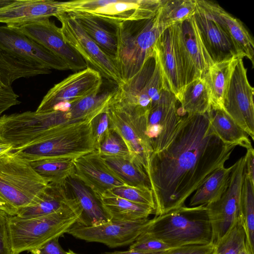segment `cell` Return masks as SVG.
<instances>
[{
    "label": "cell",
    "instance_id": "cell-1",
    "mask_svg": "<svg viewBox=\"0 0 254 254\" xmlns=\"http://www.w3.org/2000/svg\"><path fill=\"white\" fill-rule=\"evenodd\" d=\"M237 146L216 135L207 113L180 117L167 146L150 157L146 174L155 216L184 206L213 172L224 166Z\"/></svg>",
    "mask_w": 254,
    "mask_h": 254
},
{
    "label": "cell",
    "instance_id": "cell-2",
    "mask_svg": "<svg viewBox=\"0 0 254 254\" xmlns=\"http://www.w3.org/2000/svg\"><path fill=\"white\" fill-rule=\"evenodd\" d=\"M81 211L73 197L64 207L45 216L23 218L7 216L9 239L13 254L31 252L59 238L78 222Z\"/></svg>",
    "mask_w": 254,
    "mask_h": 254
},
{
    "label": "cell",
    "instance_id": "cell-3",
    "mask_svg": "<svg viewBox=\"0 0 254 254\" xmlns=\"http://www.w3.org/2000/svg\"><path fill=\"white\" fill-rule=\"evenodd\" d=\"M171 248L212 243L206 205H185L150 219L144 231Z\"/></svg>",
    "mask_w": 254,
    "mask_h": 254
},
{
    "label": "cell",
    "instance_id": "cell-4",
    "mask_svg": "<svg viewBox=\"0 0 254 254\" xmlns=\"http://www.w3.org/2000/svg\"><path fill=\"white\" fill-rule=\"evenodd\" d=\"M115 28L117 38L115 61L125 82L154 54L155 44L166 29L160 24L157 13L149 18L121 22Z\"/></svg>",
    "mask_w": 254,
    "mask_h": 254
},
{
    "label": "cell",
    "instance_id": "cell-5",
    "mask_svg": "<svg viewBox=\"0 0 254 254\" xmlns=\"http://www.w3.org/2000/svg\"><path fill=\"white\" fill-rule=\"evenodd\" d=\"M94 118L62 125L41 140L13 152L29 162L48 158H77L96 150L92 131Z\"/></svg>",
    "mask_w": 254,
    "mask_h": 254
},
{
    "label": "cell",
    "instance_id": "cell-6",
    "mask_svg": "<svg viewBox=\"0 0 254 254\" xmlns=\"http://www.w3.org/2000/svg\"><path fill=\"white\" fill-rule=\"evenodd\" d=\"M48 184L13 151L0 158V197L17 210L36 204Z\"/></svg>",
    "mask_w": 254,
    "mask_h": 254
},
{
    "label": "cell",
    "instance_id": "cell-7",
    "mask_svg": "<svg viewBox=\"0 0 254 254\" xmlns=\"http://www.w3.org/2000/svg\"><path fill=\"white\" fill-rule=\"evenodd\" d=\"M107 111L110 120V128L121 136L131 157L146 173L150 157L153 152L150 140L146 134L148 114L141 113L113 97L108 102Z\"/></svg>",
    "mask_w": 254,
    "mask_h": 254
},
{
    "label": "cell",
    "instance_id": "cell-8",
    "mask_svg": "<svg viewBox=\"0 0 254 254\" xmlns=\"http://www.w3.org/2000/svg\"><path fill=\"white\" fill-rule=\"evenodd\" d=\"M160 0H75L62 1L64 13H82L115 27L119 23L155 16Z\"/></svg>",
    "mask_w": 254,
    "mask_h": 254
},
{
    "label": "cell",
    "instance_id": "cell-9",
    "mask_svg": "<svg viewBox=\"0 0 254 254\" xmlns=\"http://www.w3.org/2000/svg\"><path fill=\"white\" fill-rule=\"evenodd\" d=\"M164 89L160 65L155 52L132 77L117 86L113 97L143 113L159 101Z\"/></svg>",
    "mask_w": 254,
    "mask_h": 254
},
{
    "label": "cell",
    "instance_id": "cell-10",
    "mask_svg": "<svg viewBox=\"0 0 254 254\" xmlns=\"http://www.w3.org/2000/svg\"><path fill=\"white\" fill-rule=\"evenodd\" d=\"M56 17L61 23L64 40L82 57L87 66L89 64V67L117 86L124 83L115 60L95 43L74 17L66 13Z\"/></svg>",
    "mask_w": 254,
    "mask_h": 254
},
{
    "label": "cell",
    "instance_id": "cell-11",
    "mask_svg": "<svg viewBox=\"0 0 254 254\" xmlns=\"http://www.w3.org/2000/svg\"><path fill=\"white\" fill-rule=\"evenodd\" d=\"M171 27L184 72L186 86L203 77L214 63L204 46L194 15Z\"/></svg>",
    "mask_w": 254,
    "mask_h": 254
},
{
    "label": "cell",
    "instance_id": "cell-12",
    "mask_svg": "<svg viewBox=\"0 0 254 254\" xmlns=\"http://www.w3.org/2000/svg\"><path fill=\"white\" fill-rule=\"evenodd\" d=\"M245 157L233 165L228 186L221 197L207 205L214 245L226 234L240 216V196L245 170Z\"/></svg>",
    "mask_w": 254,
    "mask_h": 254
},
{
    "label": "cell",
    "instance_id": "cell-13",
    "mask_svg": "<svg viewBox=\"0 0 254 254\" xmlns=\"http://www.w3.org/2000/svg\"><path fill=\"white\" fill-rule=\"evenodd\" d=\"M102 84L101 74L89 66L55 84L43 97L36 112L47 113L64 104H71L98 94Z\"/></svg>",
    "mask_w": 254,
    "mask_h": 254
},
{
    "label": "cell",
    "instance_id": "cell-14",
    "mask_svg": "<svg viewBox=\"0 0 254 254\" xmlns=\"http://www.w3.org/2000/svg\"><path fill=\"white\" fill-rule=\"evenodd\" d=\"M247 69L239 58L233 72L224 103L223 110L254 140V88Z\"/></svg>",
    "mask_w": 254,
    "mask_h": 254
},
{
    "label": "cell",
    "instance_id": "cell-15",
    "mask_svg": "<svg viewBox=\"0 0 254 254\" xmlns=\"http://www.w3.org/2000/svg\"><path fill=\"white\" fill-rule=\"evenodd\" d=\"M150 220L146 218L133 221H109L92 226L76 223L66 233L78 239L114 248L133 243L147 229Z\"/></svg>",
    "mask_w": 254,
    "mask_h": 254
},
{
    "label": "cell",
    "instance_id": "cell-16",
    "mask_svg": "<svg viewBox=\"0 0 254 254\" xmlns=\"http://www.w3.org/2000/svg\"><path fill=\"white\" fill-rule=\"evenodd\" d=\"M16 28L60 58L69 69L78 71L88 67L82 57L64 41L61 28L50 18Z\"/></svg>",
    "mask_w": 254,
    "mask_h": 254
},
{
    "label": "cell",
    "instance_id": "cell-17",
    "mask_svg": "<svg viewBox=\"0 0 254 254\" xmlns=\"http://www.w3.org/2000/svg\"><path fill=\"white\" fill-rule=\"evenodd\" d=\"M177 101L173 93L163 89L159 101L148 113L146 134L153 152L165 148L172 138L180 118Z\"/></svg>",
    "mask_w": 254,
    "mask_h": 254
},
{
    "label": "cell",
    "instance_id": "cell-18",
    "mask_svg": "<svg viewBox=\"0 0 254 254\" xmlns=\"http://www.w3.org/2000/svg\"><path fill=\"white\" fill-rule=\"evenodd\" d=\"M0 50L50 69H69L60 58L16 28L0 26Z\"/></svg>",
    "mask_w": 254,
    "mask_h": 254
},
{
    "label": "cell",
    "instance_id": "cell-19",
    "mask_svg": "<svg viewBox=\"0 0 254 254\" xmlns=\"http://www.w3.org/2000/svg\"><path fill=\"white\" fill-rule=\"evenodd\" d=\"M196 10L216 22L230 39L238 57L248 58L254 65V39L239 19L210 0H196Z\"/></svg>",
    "mask_w": 254,
    "mask_h": 254
},
{
    "label": "cell",
    "instance_id": "cell-20",
    "mask_svg": "<svg viewBox=\"0 0 254 254\" xmlns=\"http://www.w3.org/2000/svg\"><path fill=\"white\" fill-rule=\"evenodd\" d=\"M154 50L162 72L164 89L173 93L180 102L185 86V79L171 26L160 35Z\"/></svg>",
    "mask_w": 254,
    "mask_h": 254
},
{
    "label": "cell",
    "instance_id": "cell-21",
    "mask_svg": "<svg viewBox=\"0 0 254 254\" xmlns=\"http://www.w3.org/2000/svg\"><path fill=\"white\" fill-rule=\"evenodd\" d=\"M72 177L81 182L96 197L125 183L106 164L97 150L74 159Z\"/></svg>",
    "mask_w": 254,
    "mask_h": 254
},
{
    "label": "cell",
    "instance_id": "cell-22",
    "mask_svg": "<svg viewBox=\"0 0 254 254\" xmlns=\"http://www.w3.org/2000/svg\"><path fill=\"white\" fill-rule=\"evenodd\" d=\"M64 13L62 1L53 0H12L0 8V23L13 28L50 18Z\"/></svg>",
    "mask_w": 254,
    "mask_h": 254
},
{
    "label": "cell",
    "instance_id": "cell-23",
    "mask_svg": "<svg viewBox=\"0 0 254 254\" xmlns=\"http://www.w3.org/2000/svg\"><path fill=\"white\" fill-rule=\"evenodd\" d=\"M194 16L204 46L214 63L238 57L230 39L216 22L196 10Z\"/></svg>",
    "mask_w": 254,
    "mask_h": 254
},
{
    "label": "cell",
    "instance_id": "cell-24",
    "mask_svg": "<svg viewBox=\"0 0 254 254\" xmlns=\"http://www.w3.org/2000/svg\"><path fill=\"white\" fill-rule=\"evenodd\" d=\"M66 185L81 211L77 224L92 226L110 220L94 193L81 182L71 177L66 181Z\"/></svg>",
    "mask_w": 254,
    "mask_h": 254
},
{
    "label": "cell",
    "instance_id": "cell-25",
    "mask_svg": "<svg viewBox=\"0 0 254 254\" xmlns=\"http://www.w3.org/2000/svg\"><path fill=\"white\" fill-rule=\"evenodd\" d=\"M239 58L235 56L214 63L203 76L208 89L211 109L223 110L231 79Z\"/></svg>",
    "mask_w": 254,
    "mask_h": 254
},
{
    "label": "cell",
    "instance_id": "cell-26",
    "mask_svg": "<svg viewBox=\"0 0 254 254\" xmlns=\"http://www.w3.org/2000/svg\"><path fill=\"white\" fill-rule=\"evenodd\" d=\"M110 221H133L148 218L155 210L149 205L137 203L107 191L96 197Z\"/></svg>",
    "mask_w": 254,
    "mask_h": 254
},
{
    "label": "cell",
    "instance_id": "cell-27",
    "mask_svg": "<svg viewBox=\"0 0 254 254\" xmlns=\"http://www.w3.org/2000/svg\"><path fill=\"white\" fill-rule=\"evenodd\" d=\"M73 198L66 186L48 184L38 202L18 209L16 216L23 218L49 215L59 210Z\"/></svg>",
    "mask_w": 254,
    "mask_h": 254
},
{
    "label": "cell",
    "instance_id": "cell-28",
    "mask_svg": "<svg viewBox=\"0 0 254 254\" xmlns=\"http://www.w3.org/2000/svg\"><path fill=\"white\" fill-rule=\"evenodd\" d=\"M51 73L50 69L0 50V80L11 87L15 80Z\"/></svg>",
    "mask_w": 254,
    "mask_h": 254
},
{
    "label": "cell",
    "instance_id": "cell-29",
    "mask_svg": "<svg viewBox=\"0 0 254 254\" xmlns=\"http://www.w3.org/2000/svg\"><path fill=\"white\" fill-rule=\"evenodd\" d=\"M74 17L87 35L107 55L115 60L117 38L115 27L94 16L82 13H69Z\"/></svg>",
    "mask_w": 254,
    "mask_h": 254
},
{
    "label": "cell",
    "instance_id": "cell-30",
    "mask_svg": "<svg viewBox=\"0 0 254 254\" xmlns=\"http://www.w3.org/2000/svg\"><path fill=\"white\" fill-rule=\"evenodd\" d=\"M232 168L223 166L213 172L195 190L190 206L207 205L218 200L228 186Z\"/></svg>",
    "mask_w": 254,
    "mask_h": 254
},
{
    "label": "cell",
    "instance_id": "cell-31",
    "mask_svg": "<svg viewBox=\"0 0 254 254\" xmlns=\"http://www.w3.org/2000/svg\"><path fill=\"white\" fill-rule=\"evenodd\" d=\"M207 113L214 131L224 143L253 147L248 134L223 110L211 109Z\"/></svg>",
    "mask_w": 254,
    "mask_h": 254
},
{
    "label": "cell",
    "instance_id": "cell-32",
    "mask_svg": "<svg viewBox=\"0 0 254 254\" xmlns=\"http://www.w3.org/2000/svg\"><path fill=\"white\" fill-rule=\"evenodd\" d=\"M101 157L108 167L125 184L151 189L147 175L143 168L131 156Z\"/></svg>",
    "mask_w": 254,
    "mask_h": 254
},
{
    "label": "cell",
    "instance_id": "cell-33",
    "mask_svg": "<svg viewBox=\"0 0 254 254\" xmlns=\"http://www.w3.org/2000/svg\"><path fill=\"white\" fill-rule=\"evenodd\" d=\"M74 159L48 158L29 162L32 167L48 184L65 185L74 172Z\"/></svg>",
    "mask_w": 254,
    "mask_h": 254
},
{
    "label": "cell",
    "instance_id": "cell-34",
    "mask_svg": "<svg viewBox=\"0 0 254 254\" xmlns=\"http://www.w3.org/2000/svg\"><path fill=\"white\" fill-rule=\"evenodd\" d=\"M180 102L182 111L187 114H205L211 110L208 89L203 77L185 86Z\"/></svg>",
    "mask_w": 254,
    "mask_h": 254
},
{
    "label": "cell",
    "instance_id": "cell-35",
    "mask_svg": "<svg viewBox=\"0 0 254 254\" xmlns=\"http://www.w3.org/2000/svg\"><path fill=\"white\" fill-rule=\"evenodd\" d=\"M196 7V0H160L159 22L165 29L182 23L195 14Z\"/></svg>",
    "mask_w": 254,
    "mask_h": 254
},
{
    "label": "cell",
    "instance_id": "cell-36",
    "mask_svg": "<svg viewBox=\"0 0 254 254\" xmlns=\"http://www.w3.org/2000/svg\"><path fill=\"white\" fill-rule=\"evenodd\" d=\"M240 216L246 235V245L254 254V184L245 170L241 189Z\"/></svg>",
    "mask_w": 254,
    "mask_h": 254
},
{
    "label": "cell",
    "instance_id": "cell-37",
    "mask_svg": "<svg viewBox=\"0 0 254 254\" xmlns=\"http://www.w3.org/2000/svg\"><path fill=\"white\" fill-rule=\"evenodd\" d=\"M213 254H239L246 246V235L240 216L215 245Z\"/></svg>",
    "mask_w": 254,
    "mask_h": 254
},
{
    "label": "cell",
    "instance_id": "cell-38",
    "mask_svg": "<svg viewBox=\"0 0 254 254\" xmlns=\"http://www.w3.org/2000/svg\"><path fill=\"white\" fill-rule=\"evenodd\" d=\"M115 195L137 203L149 205L155 210V203L151 189L125 184L110 190Z\"/></svg>",
    "mask_w": 254,
    "mask_h": 254
},
{
    "label": "cell",
    "instance_id": "cell-39",
    "mask_svg": "<svg viewBox=\"0 0 254 254\" xmlns=\"http://www.w3.org/2000/svg\"><path fill=\"white\" fill-rule=\"evenodd\" d=\"M101 156H131L128 147L121 136L110 128L97 149Z\"/></svg>",
    "mask_w": 254,
    "mask_h": 254
},
{
    "label": "cell",
    "instance_id": "cell-40",
    "mask_svg": "<svg viewBox=\"0 0 254 254\" xmlns=\"http://www.w3.org/2000/svg\"><path fill=\"white\" fill-rule=\"evenodd\" d=\"M171 248H172L167 244L144 232L130 245L128 250L147 253H159Z\"/></svg>",
    "mask_w": 254,
    "mask_h": 254
},
{
    "label": "cell",
    "instance_id": "cell-41",
    "mask_svg": "<svg viewBox=\"0 0 254 254\" xmlns=\"http://www.w3.org/2000/svg\"><path fill=\"white\" fill-rule=\"evenodd\" d=\"M109 129L110 120L106 108L92 121L93 135L96 150Z\"/></svg>",
    "mask_w": 254,
    "mask_h": 254
},
{
    "label": "cell",
    "instance_id": "cell-42",
    "mask_svg": "<svg viewBox=\"0 0 254 254\" xmlns=\"http://www.w3.org/2000/svg\"><path fill=\"white\" fill-rule=\"evenodd\" d=\"M215 249L213 244L189 245L171 248L161 254H213Z\"/></svg>",
    "mask_w": 254,
    "mask_h": 254
},
{
    "label": "cell",
    "instance_id": "cell-43",
    "mask_svg": "<svg viewBox=\"0 0 254 254\" xmlns=\"http://www.w3.org/2000/svg\"><path fill=\"white\" fill-rule=\"evenodd\" d=\"M7 215L0 211V254H13L7 225Z\"/></svg>",
    "mask_w": 254,
    "mask_h": 254
},
{
    "label": "cell",
    "instance_id": "cell-44",
    "mask_svg": "<svg viewBox=\"0 0 254 254\" xmlns=\"http://www.w3.org/2000/svg\"><path fill=\"white\" fill-rule=\"evenodd\" d=\"M18 98L19 96L11 87L0 90V115L10 107L20 104L21 102Z\"/></svg>",
    "mask_w": 254,
    "mask_h": 254
},
{
    "label": "cell",
    "instance_id": "cell-45",
    "mask_svg": "<svg viewBox=\"0 0 254 254\" xmlns=\"http://www.w3.org/2000/svg\"><path fill=\"white\" fill-rule=\"evenodd\" d=\"M31 254H66L59 242V238L48 242L40 248L32 251Z\"/></svg>",
    "mask_w": 254,
    "mask_h": 254
},
{
    "label": "cell",
    "instance_id": "cell-46",
    "mask_svg": "<svg viewBox=\"0 0 254 254\" xmlns=\"http://www.w3.org/2000/svg\"><path fill=\"white\" fill-rule=\"evenodd\" d=\"M245 157V171L254 184V150L253 147L247 149Z\"/></svg>",
    "mask_w": 254,
    "mask_h": 254
},
{
    "label": "cell",
    "instance_id": "cell-47",
    "mask_svg": "<svg viewBox=\"0 0 254 254\" xmlns=\"http://www.w3.org/2000/svg\"><path fill=\"white\" fill-rule=\"evenodd\" d=\"M0 211L5 212L10 216H15L17 212V209L6 202L0 197Z\"/></svg>",
    "mask_w": 254,
    "mask_h": 254
},
{
    "label": "cell",
    "instance_id": "cell-48",
    "mask_svg": "<svg viewBox=\"0 0 254 254\" xmlns=\"http://www.w3.org/2000/svg\"><path fill=\"white\" fill-rule=\"evenodd\" d=\"M162 253H147L135 251H130L128 250L127 251H114L112 252H105L101 254H161Z\"/></svg>",
    "mask_w": 254,
    "mask_h": 254
},
{
    "label": "cell",
    "instance_id": "cell-49",
    "mask_svg": "<svg viewBox=\"0 0 254 254\" xmlns=\"http://www.w3.org/2000/svg\"><path fill=\"white\" fill-rule=\"evenodd\" d=\"M11 151H13L12 145L0 143V158L5 154Z\"/></svg>",
    "mask_w": 254,
    "mask_h": 254
},
{
    "label": "cell",
    "instance_id": "cell-50",
    "mask_svg": "<svg viewBox=\"0 0 254 254\" xmlns=\"http://www.w3.org/2000/svg\"><path fill=\"white\" fill-rule=\"evenodd\" d=\"M12 0H0V8L10 3Z\"/></svg>",
    "mask_w": 254,
    "mask_h": 254
},
{
    "label": "cell",
    "instance_id": "cell-51",
    "mask_svg": "<svg viewBox=\"0 0 254 254\" xmlns=\"http://www.w3.org/2000/svg\"><path fill=\"white\" fill-rule=\"evenodd\" d=\"M239 254H253L248 248V247L246 246V247Z\"/></svg>",
    "mask_w": 254,
    "mask_h": 254
},
{
    "label": "cell",
    "instance_id": "cell-52",
    "mask_svg": "<svg viewBox=\"0 0 254 254\" xmlns=\"http://www.w3.org/2000/svg\"><path fill=\"white\" fill-rule=\"evenodd\" d=\"M66 254H78L72 251L71 250H68L67 252H66Z\"/></svg>",
    "mask_w": 254,
    "mask_h": 254
},
{
    "label": "cell",
    "instance_id": "cell-53",
    "mask_svg": "<svg viewBox=\"0 0 254 254\" xmlns=\"http://www.w3.org/2000/svg\"><path fill=\"white\" fill-rule=\"evenodd\" d=\"M5 88H6V87H5L3 85V84L1 83V82L0 80V90H1Z\"/></svg>",
    "mask_w": 254,
    "mask_h": 254
}]
</instances>
